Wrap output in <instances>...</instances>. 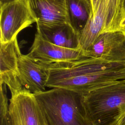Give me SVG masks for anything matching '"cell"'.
<instances>
[{
    "mask_svg": "<svg viewBox=\"0 0 125 125\" xmlns=\"http://www.w3.org/2000/svg\"><path fill=\"white\" fill-rule=\"evenodd\" d=\"M21 54L17 38L0 42V82L8 87L11 95L23 89L19 79L18 59Z\"/></svg>",
    "mask_w": 125,
    "mask_h": 125,
    "instance_id": "9",
    "label": "cell"
},
{
    "mask_svg": "<svg viewBox=\"0 0 125 125\" xmlns=\"http://www.w3.org/2000/svg\"><path fill=\"white\" fill-rule=\"evenodd\" d=\"M27 55L39 62L47 65L73 62L84 58V51L61 47L42 39L37 33Z\"/></svg>",
    "mask_w": 125,
    "mask_h": 125,
    "instance_id": "8",
    "label": "cell"
},
{
    "mask_svg": "<svg viewBox=\"0 0 125 125\" xmlns=\"http://www.w3.org/2000/svg\"><path fill=\"white\" fill-rule=\"evenodd\" d=\"M66 0H28L37 22H68Z\"/></svg>",
    "mask_w": 125,
    "mask_h": 125,
    "instance_id": "12",
    "label": "cell"
},
{
    "mask_svg": "<svg viewBox=\"0 0 125 125\" xmlns=\"http://www.w3.org/2000/svg\"><path fill=\"white\" fill-rule=\"evenodd\" d=\"M9 114L11 125H46L34 94L24 88L11 95Z\"/></svg>",
    "mask_w": 125,
    "mask_h": 125,
    "instance_id": "6",
    "label": "cell"
},
{
    "mask_svg": "<svg viewBox=\"0 0 125 125\" xmlns=\"http://www.w3.org/2000/svg\"><path fill=\"white\" fill-rule=\"evenodd\" d=\"M36 23L37 33L44 40L65 48L81 49L80 35L68 22Z\"/></svg>",
    "mask_w": 125,
    "mask_h": 125,
    "instance_id": "11",
    "label": "cell"
},
{
    "mask_svg": "<svg viewBox=\"0 0 125 125\" xmlns=\"http://www.w3.org/2000/svg\"><path fill=\"white\" fill-rule=\"evenodd\" d=\"M19 79L22 87L36 94L45 91L49 75V65L35 61L27 54L18 59Z\"/></svg>",
    "mask_w": 125,
    "mask_h": 125,
    "instance_id": "10",
    "label": "cell"
},
{
    "mask_svg": "<svg viewBox=\"0 0 125 125\" xmlns=\"http://www.w3.org/2000/svg\"><path fill=\"white\" fill-rule=\"evenodd\" d=\"M125 62H116L87 58L49 65L47 87L70 90L85 95L117 81V71Z\"/></svg>",
    "mask_w": 125,
    "mask_h": 125,
    "instance_id": "1",
    "label": "cell"
},
{
    "mask_svg": "<svg viewBox=\"0 0 125 125\" xmlns=\"http://www.w3.org/2000/svg\"><path fill=\"white\" fill-rule=\"evenodd\" d=\"M0 42L17 38L24 28L37 22L28 0H0Z\"/></svg>",
    "mask_w": 125,
    "mask_h": 125,
    "instance_id": "5",
    "label": "cell"
},
{
    "mask_svg": "<svg viewBox=\"0 0 125 125\" xmlns=\"http://www.w3.org/2000/svg\"><path fill=\"white\" fill-rule=\"evenodd\" d=\"M120 27L121 28H125V16L122 19L121 23H120Z\"/></svg>",
    "mask_w": 125,
    "mask_h": 125,
    "instance_id": "16",
    "label": "cell"
},
{
    "mask_svg": "<svg viewBox=\"0 0 125 125\" xmlns=\"http://www.w3.org/2000/svg\"><path fill=\"white\" fill-rule=\"evenodd\" d=\"M83 96L87 116L93 125H119L125 116V79Z\"/></svg>",
    "mask_w": 125,
    "mask_h": 125,
    "instance_id": "3",
    "label": "cell"
},
{
    "mask_svg": "<svg viewBox=\"0 0 125 125\" xmlns=\"http://www.w3.org/2000/svg\"><path fill=\"white\" fill-rule=\"evenodd\" d=\"M68 23L79 35L94 16L92 0H66Z\"/></svg>",
    "mask_w": 125,
    "mask_h": 125,
    "instance_id": "13",
    "label": "cell"
},
{
    "mask_svg": "<svg viewBox=\"0 0 125 125\" xmlns=\"http://www.w3.org/2000/svg\"><path fill=\"white\" fill-rule=\"evenodd\" d=\"M125 79V67L119 70L117 72V80Z\"/></svg>",
    "mask_w": 125,
    "mask_h": 125,
    "instance_id": "15",
    "label": "cell"
},
{
    "mask_svg": "<svg viewBox=\"0 0 125 125\" xmlns=\"http://www.w3.org/2000/svg\"><path fill=\"white\" fill-rule=\"evenodd\" d=\"M34 95L46 125H93L87 116L83 95L59 88Z\"/></svg>",
    "mask_w": 125,
    "mask_h": 125,
    "instance_id": "2",
    "label": "cell"
},
{
    "mask_svg": "<svg viewBox=\"0 0 125 125\" xmlns=\"http://www.w3.org/2000/svg\"><path fill=\"white\" fill-rule=\"evenodd\" d=\"M84 55L111 62H125V34L121 30L101 34Z\"/></svg>",
    "mask_w": 125,
    "mask_h": 125,
    "instance_id": "7",
    "label": "cell"
},
{
    "mask_svg": "<svg viewBox=\"0 0 125 125\" xmlns=\"http://www.w3.org/2000/svg\"><path fill=\"white\" fill-rule=\"evenodd\" d=\"M0 125H11V120L10 118V116L8 112L6 114H0Z\"/></svg>",
    "mask_w": 125,
    "mask_h": 125,
    "instance_id": "14",
    "label": "cell"
},
{
    "mask_svg": "<svg viewBox=\"0 0 125 125\" xmlns=\"http://www.w3.org/2000/svg\"><path fill=\"white\" fill-rule=\"evenodd\" d=\"M125 125V124H122V125Z\"/></svg>",
    "mask_w": 125,
    "mask_h": 125,
    "instance_id": "19",
    "label": "cell"
},
{
    "mask_svg": "<svg viewBox=\"0 0 125 125\" xmlns=\"http://www.w3.org/2000/svg\"><path fill=\"white\" fill-rule=\"evenodd\" d=\"M125 16V0H99L96 11L80 34V47L87 49L101 34L120 30Z\"/></svg>",
    "mask_w": 125,
    "mask_h": 125,
    "instance_id": "4",
    "label": "cell"
},
{
    "mask_svg": "<svg viewBox=\"0 0 125 125\" xmlns=\"http://www.w3.org/2000/svg\"><path fill=\"white\" fill-rule=\"evenodd\" d=\"M120 30L122 31L124 33V34H125V28H121V29H120Z\"/></svg>",
    "mask_w": 125,
    "mask_h": 125,
    "instance_id": "18",
    "label": "cell"
},
{
    "mask_svg": "<svg viewBox=\"0 0 125 125\" xmlns=\"http://www.w3.org/2000/svg\"><path fill=\"white\" fill-rule=\"evenodd\" d=\"M122 124H125V116H124L123 119L122 120V121H121V122H120V123L119 125H122Z\"/></svg>",
    "mask_w": 125,
    "mask_h": 125,
    "instance_id": "17",
    "label": "cell"
}]
</instances>
